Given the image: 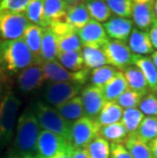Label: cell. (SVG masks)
Segmentation results:
<instances>
[{
    "mask_svg": "<svg viewBox=\"0 0 157 158\" xmlns=\"http://www.w3.org/2000/svg\"><path fill=\"white\" fill-rule=\"evenodd\" d=\"M33 64L35 57L24 40H0V70L3 75L19 73Z\"/></svg>",
    "mask_w": 157,
    "mask_h": 158,
    "instance_id": "cell-1",
    "label": "cell"
},
{
    "mask_svg": "<svg viewBox=\"0 0 157 158\" xmlns=\"http://www.w3.org/2000/svg\"><path fill=\"white\" fill-rule=\"evenodd\" d=\"M40 126L33 109H27L19 117L16 123L14 148L21 156L36 155L40 135Z\"/></svg>",
    "mask_w": 157,
    "mask_h": 158,
    "instance_id": "cell-2",
    "label": "cell"
},
{
    "mask_svg": "<svg viewBox=\"0 0 157 158\" xmlns=\"http://www.w3.org/2000/svg\"><path fill=\"white\" fill-rule=\"evenodd\" d=\"M33 111L41 129L61 136L72 143L71 131L72 123L63 118L55 107L49 106L43 102H37Z\"/></svg>",
    "mask_w": 157,
    "mask_h": 158,
    "instance_id": "cell-3",
    "label": "cell"
},
{
    "mask_svg": "<svg viewBox=\"0 0 157 158\" xmlns=\"http://www.w3.org/2000/svg\"><path fill=\"white\" fill-rule=\"evenodd\" d=\"M21 105V99L11 91L0 100V152L12 139L16 114Z\"/></svg>",
    "mask_w": 157,
    "mask_h": 158,
    "instance_id": "cell-4",
    "label": "cell"
},
{
    "mask_svg": "<svg viewBox=\"0 0 157 158\" xmlns=\"http://www.w3.org/2000/svg\"><path fill=\"white\" fill-rule=\"evenodd\" d=\"M45 81L51 83H75L79 85L84 84L90 78L91 69H84L80 72H71L64 69L57 60H52L42 63Z\"/></svg>",
    "mask_w": 157,
    "mask_h": 158,
    "instance_id": "cell-5",
    "label": "cell"
},
{
    "mask_svg": "<svg viewBox=\"0 0 157 158\" xmlns=\"http://www.w3.org/2000/svg\"><path fill=\"white\" fill-rule=\"evenodd\" d=\"M100 129L96 119L84 115L72 123V144L76 148H85L100 136Z\"/></svg>",
    "mask_w": 157,
    "mask_h": 158,
    "instance_id": "cell-6",
    "label": "cell"
},
{
    "mask_svg": "<svg viewBox=\"0 0 157 158\" xmlns=\"http://www.w3.org/2000/svg\"><path fill=\"white\" fill-rule=\"evenodd\" d=\"M30 22L24 13H0V40L23 39Z\"/></svg>",
    "mask_w": 157,
    "mask_h": 158,
    "instance_id": "cell-7",
    "label": "cell"
},
{
    "mask_svg": "<svg viewBox=\"0 0 157 158\" xmlns=\"http://www.w3.org/2000/svg\"><path fill=\"white\" fill-rule=\"evenodd\" d=\"M102 48L107 58L108 65L122 72L125 69L133 64L134 54L125 42L109 39L102 46Z\"/></svg>",
    "mask_w": 157,
    "mask_h": 158,
    "instance_id": "cell-8",
    "label": "cell"
},
{
    "mask_svg": "<svg viewBox=\"0 0 157 158\" xmlns=\"http://www.w3.org/2000/svg\"><path fill=\"white\" fill-rule=\"evenodd\" d=\"M56 36L59 52L82 51L83 45L76 30L66 22H59L49 27Z\"/></svg>",
    "mask_w": 157,
    "mask_h": 158,
    "instance_id": "cell-9",
    "label": "cell"
},
{
    "mask_svg": "<svg viewBox=\"0 0 157 158\" xmlns=\"http://www.w3.org/2000/svg\"><path fill=\"white\" fill-rule=\"evenodd\" d=\"M82 88L83 85L75 83H51L45 88L44 98L55 107L76 97Z\"/></svg>",
    "mask_w": 157,
    "mask_h": 158,
    "instance_id": "cell-10",
    "label": "cell"
},
{
    "mask_svg": "<svg viewBox=\"0 0 157 158\" xmlns=\"http://www.w3.org/2000/svg\"><path fill=\"white\" fill-rule=\"evenodd\" d=\"M68 140L54 133L42 130L37 144L36 158H51L68 145Z\"/></svg>",
    "mask_w": 157,
    "mask_h": 158,
    "instance_id": "cell-11",
    "label": "cell"
},
{
    "mask_svg": "<svg viewBox=\"0 0 157 158\" xmlns=\"http://www.w3.org/2000/svg\"><path fill=\"white\" fill-rule=\"evenodd\" d=\"M81 99L84 106L85 115L93 119H96L106 102L102 88L92 85L82 90Z\"/></svg>",
    "mask_w": 157,
    "mask_h": 158,
    "instance_id": "cell-12",
    "label": "cell"
},
{
    "mask_svg": "<svg viewBox=\"0 0 157 158\" xmlns=\"http://www.w3.org/2000/svg\"><path fill=\"white\" fill-rule=\"evenodd\" d=\"M76 33L83 46L102 47L109 40L102 23L93 19H91L82 29L76 30Z\"/></svg>",
    "mask_w": 157,
    "mask_h": 158,
    "instance_id": "cell-13",
    "label": "cell"
},
{
    "mask_svg": "<svg viewBox=\"0 0 157 158\" xmlns=\"http://www.w3.org/2000/svg\"><path fill=\"white\" fill-rule=\"evenodd\" d=\"M103 27L109 39L126 43L134 29V23L130 19L112 16L103 23Z\"/></svg>",
    "mask_w": 157,
    "mask_h": 158,
    "instance_id": "cell-14",
    "label": "cell"
},
{
    "mask_svg": "<svg viewBox=\"0 0 157 158\" xmlns=\"http://www.w3.org/2000/svg\"><path fill=\"white\" fill-rule=\"evenodd\" d=\"M45 82L42 65L33 64L19 73L18 86L23 92L29 93L40 88Z\"/></svg>",
    "mask_w": 157,
    "mask_h": 158,
    "instance_id": "cell-15",
    "label": "cell"
},
{
    "mask_svg": "<svg viewBox=\"0 0 157 158\" xmlns=\"http://www.w3.org/2000/svg\"><path fill=\"white\" fill-rule=\"evenodd\" d=\"M132 19L137 29L148 32L153 22L156 19L154 15V9H153V2H133Z\"/></svg>",
    "mask_w": 157,
    "mask_h": 158,
    "instance_id": "cell-16",
    "label": "cell"
},
{
    "mask_svg": "<svg viewBox=\"0 0 157 158\" xmlns=\"http://www.w3.org/2000/svg\"><path fill=\"white\" fill-rule=\"evenodd\" d=\"M68 6L64 0H44V28H49L59 22H65Z\"/></svg>",
    "mask_w": 157,
    "mask_h": 158,
    "instance_id": "cell-17",
    "label": "cell"
},
{
    "mask_svg": "<svg viewBox=\"0 0 157 158\" xmlns=\"http://www.w3.org/2000/svg\"><path fill=\"white\" fill-rule=\"evenodd\" d=\"M128 46L133 54L147 56L154 52L148 32L134 28L129 37Z\"/></svg>",
    "mask_w": 157,
    "mask_h": 158,
    "instance_id": "cell-18",
    "label": "cell"
},
{
    "mask_svg": "<svg viewBox=\"0 0 157 158\" xmlns=\"http://www.w3.org/2000/svg\"><path fill=\"white\" fill-rule=\"evenodd\" d=\"M59 52L57 39L55 34L50 28L43 29V37L41 43V51H40V62L52 61L56 60Z\"/></svg>",
    "mask_w": 157,
    "mask_h": 158,
    "instance_id": "cell-19",
    "label": "cell"
},
{
    "mask_svg": "<svg viewBox=\"0 0 157 158\" xmlns=\"http://www.w3.org/2000/svg\"><path fill=\"white\" fill-rule=\"evenodd\" d=\"M43 29L42 27L30 23L27 28L23 40L28 46L30 51L33 53L35 57V64L41 65L40 62V51H41V43L43 37Z\"/></svg>",
    "mask_w": 157,
    "mask_h": 158,
    "instance_id": "cell-20",
    "label": "cell"
},
{
    "mask_svg": "<svg viewBox=\"0 0 157 158\" xmlns=\"http://www.w3.org/2000/svg\"><path fill=\"white\" fill-rule=\"evenodd\" d=\"M128 89H130L128 82L122 70H118L115 76L104 87H102L103 95L106 101H116L118 97L122 95Z\"/></svg>",
    "mask_w": 157,
    "mask_h": 158,
    "instance_id": "cell-21",
    "label": "cell"
},
{
    "mask_svg": "<svg viewBox=\"0 0 157 158\" xmlns=\"http://www.w3.org/2000/svg\"><path fill=\"white\" fill-rule=\"evenodd\" d=\"M133 64L139 68L143 73L148 83L149 89L151 91H157V69L153 63L151 57L134 54Z\"/></svg>",
    "mask_w": 157,
    "mask_h": 158,
    "instance_id": "cell-22",
    "label": "cell"
},
{
    "mask_svg": "<svg viewBox=\"0 0 157 158\" xmlns=\"http://www.w3.org/2000/svg\"><path fill=\"white\" fill-rule=\"evenodd\" d=\"M55 109L63 118L69 123L76 122L85 115V110L81 96H76L75 98L60 104V105L55 106Z\"/></svg>",
    "mask_w": 157,
    "mask_h": 158,
    "instance_id": "cell-23",
    "label": "cell"
},
{
    "mask_svg": "<svg viewBox=\"0 0 157 158\" xmlns=\"http://www.w3.org/2000/svg\"><path fill=\"white\" fill-rule=\"evenodd\" d=\"M82 56L84 59L85 68L88 69H95L108 65L105 53L100 46H83Z\"/></svg>",
    "mask_w": 157,
    "mask_h": 158,
    "instance_id": "cell-24",
    "label": "cell"
},
{
    "mask_svg": "<svg viewBox=\"0 0 157 158\" xmlns=\"http://www.w3.org/2000/svg\"><path fill=\"white\" fill-rule=\"evenodd\" d=\"M90 21H91V16H90L84 2L68 6V11H66L65 22L68 25H71L72 28L80 30Z\"/></svg>",
    "mask_w": 157,
    "mask_h": 158,
    "instance_id": "cell-25",
    "label": "cell"
},
{
    "mask_svg": "<svg viewBox=\"0 0 157 158\" xmlns=\"http://www.w3.org/2000/svg\"><path fill=\"white\" fill-rule=\"evenodd\" d=\"M123 109L115 101H106L101 111L96 117V122L100 127L118 123L122 120Z\"/></svg>",
    "mask_w": 157,
    "mask_h": 158,
    "instance_id": "cell-26",
    "label": "cell"
},
{
    "mask_svg": "<svg viewBox=\"0 0 157 158\" xmlns=\"http://www.w3.org/2000/svg\"><path fill=\"white\" fill-rule=\"evenodd\" d=\"M122 73L125 75L126 82H128L130 89L137 91V92L141 93L143 95H146L148 93V83H147L144 75H143V73L140 70L139 68L132 64L129 68L123 69Z\"/></svg>",
    "mask_w": 157,
    "mask_h": 158,
    "instance_id": "cell-27",
    "label": "cell"
},
{
    "mask_svg": "<svg viewBox=\"0 0 157 158\" xmlns=\"http://www.w3.org/2000/svg\"><path fill=\"white\" fill-rule=\"evenodd\" d=\"M100 136L110 144H123L128 139L129 133L122 122L101 127Z\"/></svg>",
    "mask_w": 157,
    "mask_h": 158,
    "instance_id": "cell-28",
    "label": "cell"
},
{
    "mask_svg": "<svg viewBox=\"0 0 157 158\" xmlns=\"http://www.w3.org/2000/svg\"><path fill=\"white\" fill-rule=\"evenodd\" d=\"M84 3L93 21L104 23L112 18V13L105 0H85Z\"/></svg>",
    "mask_w": 157,
    "mask_h": 158,
    "instance_id": "cell-29",
    "label": "cell"
},
{
    "mask_svg": "<svg viewBox=\"0 0 157 158\" xmlns=\"http://www.w3.org/2000/svg\"><path fill=\"white\" fill-rule=\"evenodd\" d=\"M56 60L63 68L68 70H71V72H80V70L86 69L84 59L82 56V51L58 52Z\"/></svg>",
    "mask_w": 157,
    "mask_h": 158,
    "instance_id": "cell-30",
    "label": "cell"
},
{
    "mask_svg": "<svg viewBox=\"0 0 157 158\" xmlns=\"http://www.w3.org/2000/svg\"><path fill=\"white\" fill-rule=\"evenodd\" d=\"M123 145L131 153L133 158H154L150 150L149 144L138 139L135 135L129 136Z\"/></svg>",
    "mask_w": 157,
    "mask_h": 158,
    "instance_id": "cell-31",
    "label": "cell"
},
{
    "mask_svg": "<svg viewBox=\"0 0 157 158\" xmlns=\"http://www.w3.org/2000/svg\"><path fill=\"white\" fill-rule=\"evenodd\" d=\"M135 136L143 142L149 144L157 138V118L145 116L138 127Z\"/></svg>",
    "mask_w": 157,
    "mask_h": 158,
    "instance_id": "cell-32",
    "label": "cell"
},
{
    "mask_svg": "<svg viewBox=\"0 0 157 158\" xmlns=\"http://www.w3.org/2000/svg\"><path fill=\"white\" fill-rule=\"evenodd\" d=\"M145 115L139 108H129L123 109L122 117L121 122L126 127L129 133V136L135 135L138 127L141 124L142 120L144 119Z\"/></svg>",
    "mask_w": 157,
    "mask_h": 158,
    "instance_id": "cell-33",
    "label": "cell"
},
{
    "mask_svg": "<svg viewBox=\"0 0 157 158\" xmlns=\"http://www.w3.org/2000/svg\"><path fill=\"white\" fill-rule=\"evenodd\" d=\"M116 73H118V69L115 68H113L111 65H104L101 66V68L92 69L90 72L89 80L92 86L102 88L115 76Z\"/></svg>",
    "mask_w": 157,
    "mask_h": 158,
    "instance_id": "cell-34",
    "label": "cell"
},
{
    "mask_svg": "<svg viewBox=\"0 0 157 158\" xmlns=\"http://www.w3.org/2000/svg\"><path fill=\"white\" fill-rule=\"evenodd\" d=\"M90 158H110V143L98 136L86 147Z\"/></svg>",
    "mask_w": 157,
    "mask_h": 158,
    "instance_id": "cell-35",
    "label": "cell"
},
{
    "mask_svg": "<svg viewBox=\"0 0 157 158\" xmlns=\"http://www.w3.org/2000/svg\"><path fill=\"white\" fill-rule=\"evenodd\" d=\"M25 15L30 23L44 28V0H32Z\"/></svg>",
    "mask_w": 157,
    "mask_h": 158,
    "instance_id": "cell-36",
    "label": "cell"
},
{
    "mask_svg": "<svg viewBox=\"0 0 157 158\" xmlns=\"http://www.w3.org/2000/svg\"><path fill=\"white\" fill-rule=\"evenodd\" d=\"M106 4L113 15L119 18H132V0H105Z\"/></svg>",
    "mask_w": 157,
    "mask_h": 158,
    "instance_id": "cell-37",
    "label": "cell"
},
{
    "mask_svg": "<svg viewBox=\"0 0 157 158\" xmlns=\"http://www.w3.org/2000/svg\"><path fill=\"white\" fill-rule=\"evenodd\" d=\"M145 95L134 91L132 89H128L125 93L118 97L116 100V103L122 107V109H129V108H138L140 105V102L142 101L143 97Z\"/></svg>",
    "mask_w": 157,
    "mask_h": 158,
    "instance_id": "cell-38",
    "label": "cell"
},
{
    "mask_svg": "<svg viewBox=\"0 0 157 158\" xmlns=\"http://www.w3.org/2000/svg\"><path fill=\"white\" fill-rule=\"evenodd\" d=\"M32 0H0V13H24Z\"/></svg>",
    "mask_w": 157,
    "mask_h": 158,
    "instance_id": "cell-39",
    "label": "cell"
},
{
    "mask_svg": "<svg viewBox=\"0 0 157 158\" xmlns=\"http://www.w3.org/2000/svg\"><path fill=\"white\" fill-rule=\"evenodd\" d=\"M138 108L145 116L157 117V96L154 93H147L140 102Z\"/></svg>",
    "mask_w": 157,
    "mask_h": 158,
    "instance_id": "cell-40",
    "label": "cell"
},
{
    "mask_svg": "<svg viewBox=\"0 0 157 158\" xmlns=\"http://www.w3.org/2000/svg\"><path fill=\"white\" fill-rule=\"evenodd\" d=\"M110 158H133L123 144H110Z\"/></svg>",
    "mask_w": 157,
    "mask_h": 158,
    "instance_id": "cell-41",
    "label": "cell"
},
{
    "mask_svg": "<svg viewBox=\"0 0 157 158\" xmlns=\"http://www.w3.org/2000/svg\"><path fill=\"white\" fill-rule=\"evenodd\" d=\"M73 151H75V146L72 143H68L64 148H62L58 153H56L51 158H72Z\"/></svg>",
    "mask_w": 157,
    "mask_h": 158,
    "instance_id": "cell-42",
    "label": "cell"
},
{
    "mask_svg": "<svg viewBox=\"0 0 157 158\" xmlns=\"http://www.w3.org/2000/svg\"><path fill=\"white\" fill-rule=\"evenodd\" d=\"M149 37H150V41L152 43L153 48L157 50V19H155L153 22L152 26L149 29Z\"/></svg>",
    "mask_w": 157,
    "mask_h": 158,
    "instance_id": "cell-43",
    "label": "cell"
},
{
    "mask_svg": "<svg viewBox=\"0 0 157 158\" xmlns=\"http://www.w3.org/2000/svg\"><path fill=\"white\" fill-rule=\"evenodd\" d=\"M72 158H90L89 154L87 152L86 148H76L73 151L72 157Z\"/></svg>",
    "mask_w": 157,
    "mask_h": 158,
    "instance_id": "cell-44",
    "label": "cell"
},
{
    "mask_svg": "<svg viewBox=\"0 0 157 158\" xmlns=\"http://www.w3.org/2000/svg\"><path fill=\"white\" fill-rule=\"evenodd\" d=\"M149 147L150 150H151V153L154 158H157V138L152 141V142L149 143Z\"/></svg>",
    "mask_w": 157,
    "mask_h": 158,
    "instance_id": "cell-45",
    "label": "cell"
},
{
    "mask_svg": "<svg viewBox=\"0 0 157 158\" xmlns=\"http://www.w3.org/2000/svg\"><path fill=\"white\" fill-rule=\"evenodd\" d=\"M4 79H5V76L3 75V73L0 70V95H1V92H2V89H3V85H4Z\"/></svg>",
    "mask_w": 157,
    "mask_h": 158,
    "instance_id": "cell-46",
    "label": "cell"
},
{
    "mask_svg": "<svg viewBox=\"0 0 157 158\" xmlns=\"http://www.w3.org/2000/svg\"><path fill=\"white\" fill-rule=\"evenodd\" d=\"M151 59H152L153 63H154V65L156 66V69H157V50L151 54Z\"/></svg>",
    "mask_w": 157,
    "mask_h": 158,
    "instance_id": "cell-47",
    "label": "cell"
},
{
    "mask_svg": "<svg viewBox=\"0 0 157 158\" xmlns=\"http://www.w3.org/2000/svg\"><path fill=\"white\" fill-rule=\"evenodd\" d=\"M64 1L68 3V5H73V4H76V3H81L85 0H64Z\"/></svg>",
    "mask_w": 157,
    "mask_h": 158,
    "instance_id": "cell-48",
    "label": "cell"
},
{
    "mask_svg": "<svg viewBox=\"0 0 157 158\" xmlns=\"http://www.w3.org/2000/svg\"><path fill=\"white\" fill-rule=\"evenodd\" d=\"M153 9H154V15H155V19H157V0H155L153 2Z\"/></svg>",
    "mask_w": 157,
    "mask_h": 158,
    "instance_id": "cell-49",
    "label": "cell"
},
{
    "mask_svg": "<svg viewBox=\"0 0 157 158\" xmlns=\"http://www.w3.org/2000/svg\"><path fill=\"white\" fill-rule=\"evenodd\" d=\"M132 1L137 3H145V2H154L155 0H132Z\"/></svg>",
    "mask_w": 157,
    "mask_h": 158,
    "instance_id": "cell-50",
    "label": "cell"
},
{
    "mask_svg": "<svg viewBox=\"0 0 157 158\" xmlns=\"http://www.w3.org/2000/svg\"><path fill=\"white\" fill-rule=\"evenodd\" d=\"M16 158H36V156H34V155H24V156H19V157H16Z\"/></svg>",
    "mask_w": 157,
    "mask_h": 158,
    "instance_id": "cell-51",
    "label": "cell"
},
{
    "mask_svg": "<svg viewBox=\"0 0 157 158\" xmlns=\"http://www.w3.org/2000/svg\"><path fill=\"white\" fill-rule=\"evenodd\" d=\"M156 118H157V117H156Z\"/></svg>",
    "mask_w": 157,
    "mask_h": 158,
    "instance_id": "cell-52",
    "label": "cell"
}]
</instances>
